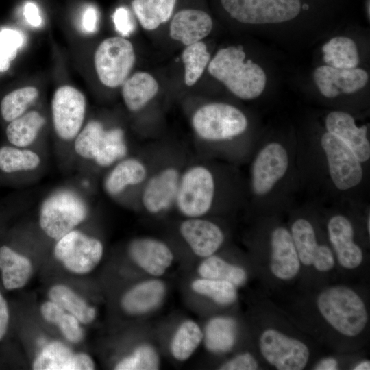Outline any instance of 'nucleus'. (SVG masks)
<instances>
[{
  "mask_svg": "<svg viewBox=\"0 0 370 370\" xmlns=\"http://www.w3.org/2000/svg\"><path fill=\"white\" fill-rule=\"evenodd\" d=\"M0 270L5 288L13 290L22 288L28 282L33 267L26 256L2 246L0 247Z\"/></svg>",
  "mask_w": 370,
  "mask_h": 370,
  "instance_id": "a878e982",
  "label": "nucleus"
},
{
  "mask_svg": "<svg viewBox=\"0 0 370 370\" xmlns=\"http://www.w3.org/2000/svg\"><path fill=\"white\" fill-rule=\"evenodd\" d=\"M45 122L44 117L36 111L23 114L8 125L7 138L16 147H27L34 143Z\"/></svg>",
  "mask_w": 370,
  "mask_h": 370,
  "instance_id": "473e14b6",
  "label": "nucleus"
},
{
  "mask_svg": "<svg viewBox=\"0 0 370 370\" xmlns=\"http://www.w3.org/2000/svg\"><path fill=\"white\" fill-rule=\"evenodd\" d=\"M367 221L368 222L367 223V230H368V232L369 233L370 232V227H369L370 218H369V217L367 219Z\"/></svg>",
  "mask_w": 370,
  "mask_h": 370,
  "instance_id": "8fccbe9b",
  "label": "nucleus"
},
{
  "mask_svg": "<svg viewBox=\"0 0 370 370\" xmlns=\"http://www.w3.org/2000/svg\"><path fill=\"white\" fill-rule=\"evenodd\" d=\"M40 313L47 322L56 325L70 342L78 343L82 339L84 333L79 320L56 303L52 301L44 302L40 307Z\"/></svg>",
  "mask_w": 370,
  "mask_h": 370,
  "instance_id": "f704fd0d",
  "label": "nucleus"
},
{
  "mask_svg": "<svg viewBox=\"0 0 370 370\" xmlns=\"http://www.w3.org/2000/svg\"><path fill=\"white\" fill-rule=\"evenodd\" d=\"M327 132L344 143L361 162L370 158V143L366 126L358 127L347 112L332 111L325 118Z\"/></svg>",
  "mask_w": 370,
  "mask_h": 370,
  "instance_id": "6ab92c4d",
  "label": "nucleus"
},
{
  "mask_svg": "<svg viewBox=\"0 0 370 370\" xmlns=\"http://www.w3.org/2000/svg\"><path fill=\"white\" fill-rule=\"evenodd\" d=\"M317 304L324 319L344 336H356L367 323L368 314L362 299L347 286L337 285L323 290Z\"/></svg>",
  "mask_w": 370,
  "mask_h": 370,
  "instance_id": "f03ea898",
  "label": "nucleus"
},
{
  "mask_svg": "<svg viewBox=\"0 0 370 370\" xmlns=\"http://www.w3.org/2000/svg\"><path fill=\"white\" fill-rule=\"evenodd\" d=\"M354 370H369L370 369V362L369 360H365L360 362L356 365L354 368Z\"/></svg>",
  "mask_w": 370,
  "mask_h": 370,
  "instance_id": "09e8293b",
  "label": "nucleus"
},
{
  "mask_svg": "<svg viewBox=\"0 0 370 370\" xmlns=\"http://www.w3.org/2000/svg\"><path fill=\"white\" fill-rule=\"evenodd\" d=\"M9 322V310L7 302L0 292V340L6 333Z\"/></svg>",
  "mask_w": 370,
  "mask_h": 370,
  "instance_id": "49530a36",
  "label": "nucleus"
},
{
  "mask_svg": "<svg viewBox=\"0 0 370 370\" xmlns=\"http://www.w3.org/2000/svg\"><path fill=\"white\" fill-rule=\"evenodd\" d=\"M200 278L229 282L236 286L243 285L247 276L245 269L214 254L204 258L197 268Z\"/></svg>",
  "mask_w": 370,
  "mask_h": 370,
  "instance_id": "72a5a7b5",
  "label": "nucleus"
},
{
  "mask_svg": "<svg viewBox=\"0 0 370 370\" xmlns=\"http://www.w3.org/2000/svg\"><path fill=\"white\" fill-rule=\"evenodd\" d=\"M134 62L135 53L132 43L121 37L104 40L95 53V65L99 79L110 88L123 84Z\"/></svg>",
  "mask_w": 370,
  "mask_h": 370,
  "instance_id": "6e6552de",
  "label": "nucleus"
},
{
  "mask_svg": "<svg viewBox=\"0 0 370 370\" xmlns=\"http://www.w3.org/2000/svg\"><path fill=\"white\" fill-rule=\"evenodd\" d=\"M74 148L82 158L101 166H109L125 158L127 147L121 128L105 130L98 121L88 122L76 136Z\"/></svg>",
  "mask_w": 370,
  "mask_h": 370,
  "instance_id": "39448f33",
  "label": "nucleus"
},
{
  "mask_svg": "<svg viewBox=\"0 0 370 370\" xmlns=\"http://www.w3.org/2000/svg\"><path fill=\"white\" fill-rule=\"evenodd\" d=\"M98 13L97 9L92 6L88 7L82 16V25L84 31L92 33L97 30Z\"/></svg>",
  "mask_w": 370,
  "mask_h": 370,
  "instance_id": "c03bdc74",
  "label": "nucleus"
},
{
  "mask_svg": "<svg viewBox=\"0 0 370 370\" xmlns=\"http://www.w3.org/2000/svg\"><path fill=\"white\" fill-rule=\"evenodd\" d=\"M176 0H133L132 9L142 27L153 30L171 17Z\"/></svg>",
  "mask_w": 370,
  "mask_h": 370,
  "instance_id": "c756f323",
  "label": "nucleus"
},
{
  "mask_svg": "<svg viewBox=\"0 0 370 370\" xmlns=\"http://www.w3.org/2000/svg\"><path fill=\"white\" fill-rule=\"evenodd\" d=\"M38 96V91L33 86L23 87L12 91L1 101L2 117L5 121L10 122L21 116Z\"/></svg>",
  "mask_w": 370,
  "mask_h": 370,
  "instance_id": "58836bf2",
  "label": "nucleus"
},
{
  "mask_svg": "<svg viewBox=\"0 0 370 370\" xmlns=\"http://www.w3.org/2000/svg\"><path fill=\"white\" fill-rule=\"evenodd\" d=\"M328 160L330 175L335 186L346 190L356 186L362 180L361 162L341 140L325 132L321 140Z\"/></svg>",
  "mask_w": 370,
  "mask_h": 370,
  "instance_id": "9b49d317",
  "label": "nucleus"
},
{
  "mask_svg": "<svg viewBox=\"0 0 370 370\" xmlns=\"http://www.w3.org/2000/svg\"><path fill=\"white\" fill-rule=\"evenodd\" d=\"M225 12L238 22L251 24L282 23L296 18L300 0H220Z\"/></svg>",
  "mask_w": 370,
  "mask_h": 370,
  "instance_id": "0eeeda50",
  "label": "nucleus"
},
{
  "mask_svg": "<svg viewBox=\"0 0 370 370\" xmlns=\"http://www.w3.org/2000/svg\"><path fill=\"white\" fill-rule=\"evenodd\" d=\"M270 269L277 278L288 280L295 278L300 269V260L289 231L278 227L271 236Z\"/></svg>",
  "mask_w": 370,
  "mask_h": 370,
  "instance_id": "412c9836",
  "label": "nucleus"
},
{
  "mask_svg": "<svg viewBox=\"0 0 370 370\" xmlns=\"http://www.w3.org/2000/svg\"><path fill=\"white\" fill-rule=\"evenodd\" d=\"M324 62L338 69L357 67L359 55L355 41L347 36H335L322 47Z\"/></svg>",
  "mask_w": 370,
  "mask_h": 370,
  "instance_id": "cd10ccee",
  "label": "nucleus"
},
{
  "mask_svg": "<svg viewBox=\"0 0 370 370\" xmlns=\"http://www.w3.org/2000/svg\"><path fill=\"white\" fill-rule=\"evenodd\" d=\"M166 293L164 283L158 279L140 282L130 288L123 295L121 305L130 315L146 314L157 308Z\"/></svg>",
  "mask_w": 370,
  "mask_h": 370,
  "instance_id": "b1692460",
  "label": "nucleus"
},
{
  "mask_svg": "<svg viewBox=\"0 0 370 370\" xmlns=\"http://www.w3.org/2000/svg\"><path fill=\"white\" fill-rule=\"evenodd\" d=\"M32 367L36 370H90L95 367L90 356L75 353L59 341L46 345L36 358Z\"/></svg>",
  "mask_w": 370,
  "mask_h": 370,
  "instance_id": "4be33fe9",
  "label": "nucleus"
},
{
  "mask_svg": "<svg viewBox=\"0 0 370 370\" xmlns=\"http://www.w3.org/2000/svg\"><path fill=\"white\" fill-rule=\"evenodd\" d=\"M103 254L102 243L94 237L71 230L60 238L54 247V255L64 267L76 274L92 271Z\"/></svg>",
  "mask_w": 370,
  "mask_h": 370,
  "instance_id": "1a4fd4ad",
  "label": "nucleus"
},
{
  "mask_svg": "<svg viewBox=\"0 0 370 370\" xmlns=\"http://www.w3.org/2000/svg\"><path fill=\"white\" fill-rule=\"evenodd\" d=\"M148 177L146 164L136 158L118 161L104 181V188L111 196H116L127 187L139 185Z\"/></svg>",
  "mask_w": 370,
  "mask_h": 370,
  "instance_id": "393cba45",
  "label": "nucleus"
},
{
  "mask_svg": "<svg viewBox=\"0 0 370 370\" xmlns=\"http://www.w3.org/2000/svg\"><path fill=\"white\" fill-rule=\"evenodd\" d=\"M191 124L196 136L202 140L218 142L231 140L243 134L248 121L236 107L225 103H210L193 114Z\"/></svg>",
  "mask_w": 370,
  "mask_h": 370,
  "instance_id": "7ed1b4c3",
  "label": "nucleus"
},
{
  "mask_svg": "<svg viewBox=\"0 0 370 370\" xmlns=\"http://www.w3.org/2000/svg\"><path fill=\"white\" fill-rule=\"evenodd\" d=\"M181 171L175 166H166L147 177L141 194V203L151 214L166 212L175 206Z\"/></svg>",
  "mask_w": 370,
  "mask_h": 370,
  "instance_id": "ddd939ff",
  "label": "nucleus"
},
{
  "mask_svg": "<svg viewBox=\"0 0 370 370\" xmlns=\"http://www.w3.org/2000/svg\"><path fill=\"white\" fill-rule=\"evenodd\" d=\"M51 301L56 303L65 311L75 317L80 323L88 324L96 317V310L65 285L53 286L48 292Z\"/></svg>",
  "mask_w": 370,
  "mask_h": 370,
  "instance_id": "7c9ffc66",
  "label": "nucleus"
},
{
  "mask_svg": "<svg viewBox=\"0 0 370 370\" xmlns=\"http://www.w3.org/2000/svg\"><path fill=\"white\" fill-rule=\"evenodd\" d=\"M160 356L156 349L148 343L135 348L115 365L117 370H155L159 369Z\"/></svg>",
  "mask_w": 370,
  "mask_h": 370,
  "instance_id": "ea45409f",
  "label": "nucleus"
},
{
  "mask_svg": "<svg viewBox=\"0 0 370 370\" xmlns=\"http://www.w3.org/2000/svg\"><path fill=\"white\" fill-rule=\"evenodd\" d=\"M51 109L53 126L58 136L65 140L75 138L85 116L84 95L74 87L61 86L53 95Z\"/></svg>",
  "mask_w": 370,
  "mask_h": 370,
  "instance_id": "f8f14e48",
  "label": "nucleus"
},
{
  "mask_svg": "<svg viewBox=\"0 0 370 370\" xmlns=\"http://www.w3.org/2000/svg\"><path fill=\"white\" fill-rule=\"evenodd\" d=\"M204 334L194 321H183L175 330L170 343V352L177 361L188 360L203 341Z\"/></svg>",
  "mask_w": 370,
  "mask_h": 370,
  "instance_id": "2f4dec72",
  "label": "nucleus"
},
{
  "mask_svg": "<svg viewBox=\"0 0 370 370\" xmlns=\"http://www.w3.org/2000/svg\"><path fill=\"white\" fill-rule=\"evenodd\" d=\"M312 76L320 92L328 98L356 92L369 81V74L361 68L338 69L327 64L317 67Z\"/></svg>",
  "mask_w": 370,
  "mask_h": 370,
  "instance_id": "2eb2a0df",
  "label": "nucleus"
},
{
  "mask_svg": "<svg viewBox=\"0 0 370 370\" xmlns=\"http://www.w3.org/2000/svg\"><path fill=\"white\" fill-rule=\"evenodd\" d=\"M116 30L122 36H127L134 30V25L129 11L124 7L117 8L112 16Z\"/></svg>",
  "mask_w": 370,
  "mask_h": 370,
  "instance_id": "37998d69",
  "label": "nucleus"
},
{
  "mask_svg": "<svg viewBox=\"0 0 370 370\" xmlns=\"http://www.w3.org/2000/svg\"><path fill=\"white\" fill-rule=\"evenodd\" d=\"M128 254L138 267L153 277L164 275L174 259L170 247L164 241L152 237H140L131 241Z\"/></svg>",
  "mask_w": 370,
  "mask_h": 370,
  "instance_id": "f3484780",
  "label": "nucleus"
},
{
  "mask_svg": "<svg viewBox=\"0 0 370 370\" xmlns=\"http://www.w3.org/2000/svg\"><path fill=\"white\" fill-rule=\"evenodd\" d=\"M258 368L256 358L249 353L238 354L219 367L221 370H255Z\"/></svg>",
  "mask_w": 370,
  "mask_h": 370,
  "instance_id": "79ce46f5",
  "label": "nucleus"
},
{
  "mask_svg": "<svg viewBox=\"0 0 370 370\" xmlns=\"http://www.w3.org/2000/svg\"><path fill=\"white\" fill-rule=\"evenodd\" d=\"M88 214L84 201L74 192L62 190L42 203L39 224L49 237L58 240L81 223Z\"/></svg>",
  "mask_w": 370,
  "mask_h": 370,
  "instance_id": "423d86ee",
  "label": "nucleus"
},
{
  "mask_svg": "<svg viewBox=\"0 0 370 370\" xmlns=\"http://www.w3.org/2000/svg\"><path fill=\"white\" fill-rule=\"evenodd\" d=\"M24 16L27 21L33 27H39L42 18L37 5L33 2H27L24 7Z\"/></svg>",
  "mask_w": 370,
  "mask_h": 370,
  "instance_id": "a18cd8bd",
  "label": "nucleus"
},
{
  "mask_svg": "<svg viewBox=\"0 0 370 370\" xmlns=\"http://www.w3.org/2000/svg\"><path fill=\"white\" fill-rule=\"evenodd\" d=\"M23 42V37L17 30L5 29L0 32V72L9 69Z\"/></svg>",
  "mask_w": 370,
  "mask_h": 370,
  "instance_id": "a19ab883",
  "label": "nucleus"
},
{
  "mask_svg": "<svg viewBox=\"0 0 370 370\" xmlns=\"http://www.w3.org/2000/svg\"><path fill=\"white\" fill-rule=\"evenodd\" d=\"M179 232L191 251L204 258L214 254L225 239L221 227L204 217L185 218Z\"/></svg>",
  "mask_w": 370,
  "mask_h": 370,
  "instance_id": "a211bd4d",
  "label": "nucleus"
},
{
  "mask_svg": "<svg viewBox=\"0 0 370 370\" xmlns=\"http://www.w3.org/2000/svg\"><path fill=\"white\" fill-rule=\"evenodd\" d=\"M215 180L203 164H192L181 173L175 207L185 218L202 217L214 203Z\"/></svg>",
  "mask_w": 370,
  "mask_h": 370,
  "instance_id": "20e7f679",
  "label": "nucleus"
},
{
  "mask_svg": "<svg viewBox=\"0 0 370 370\" xmlns=\"http://www.w3.org/2000/svg\"><path fill=\"white\" fill-rule=\"evenodd\" d=\"M288 157L280 143H271L256 156L251 169V187L257 195L267 194L285 175Z\"/></svg>",
  "mask_w": 370,
  "mask_h": 370,
  "instance_id": "4468645a",
  "label": "nucleus"
},
{
  "mask_svg": "<svg viewBox=\"0 0 370 370\" xmlns=\"http://www.w3.org/2000/svg\"><path fill=\"white\" fill-rule=\"evenodd\" d=\"M291 236L300 260L320 272L332 269L335 263L331 249L317 243L312 224L305 219H297L291 227Z\"/></svg>",
  "mask_w": 370,
  "mask_h": 370,
  "instance_id": "dca6fc26",
  "label": "nucleus"
},
{
  "mask_svg": "<svg viewBox=\"0 0 370 370\" xmlns=\"http://www.w3.org/2000/svg\"><path fill=\"white\" fill-rule=\"evenodd\" d=\"M210 56L206 45L201 41L188 45L182 52V59L184 64V82L191 86L202 75L210 61Z\"/></svg>",
  "mask_w": 370,
  "mask_h": 370,
  "instance_id": "c9c22d12",
  "label": "nucleus"
},
{
  "mask_svg": "<svg viewBox=\"0 0 370 370\" xmlns=\"http://www.w3.org/2000/svg\"><path fill=\"white\" fill-rule=\"evenodd\" d=\"M212 29V20L206 12L197 9H184L177 12L170 23V36L184 45L201 40Z\"/></svg>",
  "mask_w": 370,
  "mask_h": 370,
  "instance_id": "5701e85b",
  "label": "nucleus"
},
{
  "mask_svg": "<svg viewBox=\"0 0 370 370\" xmlns=\"http://www.w3.org/2000/svg\"><path fill=\"white\" fill-rule=\"evenodd\" d=\"M330 241L338 263L347 269H356L363 259L361 248L354 241V230L350 221L345 216H333L328 223Z\"/></svg>",
  "mask_w": 370,
  "mask_h": 370,
  "instance_id": "aec40b11",
  "label": "nucleus"
},
{
  "mask_svg": "<svg viewBox=\"0 0 370 370\" xmlns=\"http://www.w3.org/2000/svg\"><path fill=\"white\" fill-rule=\"evenodd\" d=\"M338 362L333 358H326L319 361L314 367L316 370H336Z\"/></svg>",
  "mask_w": 370,
  "mask_h": 370,
  "instance_id": "de8ad7c7",
  "label": "nucleus"
},
{
  "mask_svg": "<svg viewBox=\"0 0 370 370\" xmlns=\"http://www.w3.org/2000/svg\"><path fill=\"white\" fill-rule=\"evenodd\" d=\"M191 288L222 306L230 305L237 299L236 286L227 281L199 278L192 282Z\"/></svg>",
  "mask_w": 370,
  "mask_h": 370,
  "instance_id": "e433bc0d",
  "label": "nucleus"
},
{
  "mask_svg": "<svg viewBox=\"0 0 370 370\" xmlns=\"http://www.w3.org/2000/svg\"><path fill=\"white\" fill-rule=\"evenodd\" d=\"M234 321L228 317H218L210 319L203 332L207 349L214 353H223L232 349L236 340Z\"/></svg>",
  "mask_w": 370,
  "mask_h": 370,
  "instance_id": "c85d7f7f",
  "label": "nucleus"
},
{
  "mask_svg": "<svg viewBox=\"0 0 370 370\" xmlns=\"http://www.w3.org/2000/svg\"><path fill=\"white\" fill-rule=\"evenodd\" d=\"M158 89L157 81L149 73L137 72L123 83L124 103L130 111H139L156 96Z\"/></svg>",
  "mask_w": 370,
  "mask_h": 370,
  "instance_id": "bb28decb",
  "label": "nucleus"
},
{
  "mask_svg": "<svg viewBox=\"0 0 370 370\" xmlns=\"http://www.w3.org/2000/svg\"><path fill=\"white\" fill-rule=\"evenodd\" d=\"M40 162L39 156L31 150L10 146L0 148V169L3 172L34 170Z\"/></svg>",
  "mask_w": 370,
  "mask_h": 370,
  "instance_id": "4c0bfd02",
  "label": "nucleus"
},
{
  "mask_svg": "<svg viewBox=\"0 0 370 370\" xmlns=\"http://www.w3.org/2000/svg\"><path fill=\"white\" fill-rule=\"evenodd\" d=\"M241 46L219 49L208 64L210 74L236 97L251 100L259 97L267 84L263 69L251 60H245Z\"/></svg>",
  "mask_w": 370,
  "mask_h": 370,
  "instance_id": "f257e3e1",
  "label": "nucleus"
},
{
  "mask_svg": "<svg viewBox=\"0 0 370 370\" xmlns=\"http://www.w3.org/2000/svg\"><path fill=\"white\" fill-rule=\"evenodd\" d=\"M259 347L264 359L279 370H301L310 356L308 347L302 341L271 328L261 334Z\"/></svg>",
  "mask_w": 370,
  "mask_h": 370,
  "instance_id": "9d476101",
  "label": "nucleus"
}]
</instances>
